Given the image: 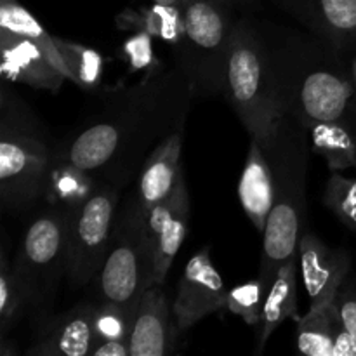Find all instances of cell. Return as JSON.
I'll return each mask as SVG.
<instances>
[{"mask_svg":"<svg viewBox=\"0 0 356 356\" xmlns=\"http://www.w3.org/2000/svg\"><path fill=\"white\" fill-rule=\"evenodd\" d=\"M193 99L179 63L153 70L141 82L110 90L56 146L54 162L87 174L96 184L124 190L149 153L184 129Z\"/></svg>","mask_w":356,"mask_h":356,"instance_id":"obj_1","label":"cell"},{"mask_svg":"<svg viewBox=\"0 0 356 356\" xmlns=\"http://www.w3.org/2000/svg\"><path fill=\"white\" fill-rule=\"evenodd\" d=\"M282 113L298 120L330 170L356 169V82L341 49L264 21Z\"/></svg>","mask_w":356,"mask_h":356,"instance_id":"obj_2","label":"cell"},{"mask_svg":"<svg viewBox=\"0 0 356 356\" xmlns=\"http://www.w3.org/2000/svg\"><path fill=\"white\" fill-rule=\"evenodd\" d=\"M264 146L273 170V205L263 233L257 278L270 291L282 264L299 257V238L305 233L309 153L313 148L306 129L291 115L280 117Z\"/></svg>","mask_w":356,"mask_h":356,"instance_id":"obj_3","label":"cell"},{"mask_svg":"<svg viewBox=\"0 0 356 356\" xmlns=\"http://www.w3.org/2000/svg\"><path fill=\"white\" fill-rule=\"evenodd\" d=\"M54 152L40 118L3 80L0 92V202L21 214L45 195Z\"/></svg>","mask_w":356,"mask_h":356,"instance_id":"obj_4","label":"cell"},{"mask_svg":"<svg viewBox=\"0 0 356 356\" xmlns=\"http://www.w3.org/2000/svg\"><path fill=\"white\" fill-rule=\"evenodd\" d=\"M222 96L233 108L247 134L268 141L284 117L277 92L270 40L264 21L236 17L225 70Z\"/></svg>","mask_w":356,"mask_h":356,"instance_id":"obj_5","label":"cell"},{"mask_svg":"<svg viewBox=\"0 0 356 356\" xmlns=\"http://www.w3.org/2000/svg\"><path fill=\"white\" fill-rule=\"evenodd\" d=\"M156 284L155 259L138 193L120 202L110 249L94 278L97 302L117 305L136 315L139 301Z\"/></svg>","mask_w":356,"mask_h":356,"instance_id":"obj_6","label":"cell"},{"mask_svg":"<svg viewBox=\"0 0 356 356\" xmlns=\"http://www.w3.org/2000/svg\"><path fill=\"white\" fill-rule=\"evenodd\" d=\"M235 10L222 0H181L177 63L186 72L195 97L222 94Z\"/></svg>","mask_w":356,"mask_h":356,"instance_id":"obj_7","label":"cell"},{"mask_svg":"<svg viewBox=\"0 0 356 356\" xmlns=\"http://www.w3.org/2000/svg\"><path fill=\"white\" fill-rule=\"evenodd\" d=\"M66 205H51L38 212L24 229L14 270L30 299L35 322L52 315L58 287L65 277Z\"/></svg>","mask_w":356,"mask_h":356,"instance_id":"obj_8","label":"cell"},{"mask_svg":"<svg viewBox=\"0 0 356 356\" xmlns=\"http://www.w3.org/2000/svg\"><path fill=\"white\" fill-rule=\"evenodd\" d=\"M120 188L97 184L92 193L66 209L65 277L72 289L94 282L113 236Z\"/></svg>","mask_w":356,"mask_h":356,"instance_id":"obj_9","label":"cell"},{"mask_svg":"<svg viewBox=\"0 0 356 356\" xmlns=\"http://www.w3.org/2000/svg\"><path fill=\"white\" fill-rule=\"evenodd\" d=\"M228 289L216 270L211 245H205L188 261L177 282L172 302L174 318L181 330H188L200 320L226 309Z\"/></svg>","mask_w":356,"mask_h":356,"instance_id":"obj_10","label":"cell"},{"mask_svg":"<svg viewBox=\"0 0 356 356\" xmlns=\"http://www.w3.org/2000/svg\"><path fill=\"white\" fill-rule=\"evenodd\" d=\"M190 214V193L183 170L172 191L145 214L159 285L165 284L167 273L186 238Z\"/></svg>","mask_w":356,"mask_h":356,"instance_id":"obj_11","label":"cell"},{"mask_svg":"<svg viewBox=\"0 0 356 356\" xmlns=\"http://www.w3.org/2000/svg\"><path fill=\"white\" fill-rule=\"evenodd\" d=\"M96 301L80 302L61 315H49L37 322L33 346L28 356H87L96 343Z\"/></svg>","mask_w":356,"mask_h":356,"instance_id":"obj_12","label":"cell"},{"mask_svg":"<svg viewBox=\"0 0 356 356\" xmlns=\"http://www.w3.org/2000/svg\"><path fill=\"white\" fill-rule=\"evenodd\" d=\"M298 256L312 306L332 305L350 275V254L344 249H332L322 238L305 232L299 238Z\"/></svg>","mask_w":356,"mask_h":356,"instance_id":"obj_13","label":"cell"},{"mask_svg":"<svg viewBox=\"0 0 356 356\" xmlns=\"http://www.w3.org/2000/svg\"><path fill=\"white\" fill-rule=\"evenodd\" d=\"M309 33L343 52L356 51V0H271Z\"/></svg>","mask_w":356,"mask_h":356,"instance_id":"obj_14","label":"cell"},{"mask_svg":"<svg viewBox=\"0 0 356 356\" xmlns=\"http://www.w3.org/2000/svg\"><path fill=\"white\" fill-rule=\"evenodd\" d=\"M0 70L6 82L58 92L63 82L68 80L65 72L59 70L33 40L6 28H0Z\"/></svg>","mask_w":356,"mask_h":356,"instance_id":"obj_15","label":"cell"},{"mask_svg":"<svg viewBox=\"0 0 356 356\" xmlns=\"http://www.w3.org/2000/svg\"><path fill=\"white\" fill-rule=\"evenodd\" d=\"M162 287L155 284L139 301L129 336L131 356H163L174 350L181 329L172 323L174 308Z\"/></svg>","mask_w":356,"mask_h":356,"instance_id":"obj_16","label":"cell"},{"mask_svg":"<svg viewBox=\"0 0 356 356\" xmlns=\"http://www.w3.org/2000/svg\"><path fill=\"white\" fill-rule=\"evenodd\" d=\"M183 138L184 129L176 131L169 138L163 139L148 155L138 181L139 202L146 212L155 207L160 200L167 197L176 186L181 172H183Z\"/></svg>","mask_w":356,"mask_h":356,"instance_id":"obj_17","label":"cell"},{"mask_svg":"<svg viewBox=\"0 0 356 356\" xmlns=\"http://www.w3.org/2000/svg\"><path fill=\"white\" fill-rule=\"evenodd\" d=\"M238 198L249 221L263 235L273 205V170L266 146L259 139L250 138L238 183Z\"/></svg>","mask_w":356,"mask_h":356,"instance_id":"obj_18","label":"cell"},{"mask_svg":"<svg viewBox=\"0 0 356 356\" xmlns=\"http://www.w3.org/2000/svg\"><path fill=\"white\" fill-rule=\"evenodd\" d=\"M299 257L285 261L278 270L277 278L270 287L264 301L263 315L259 322V334H257L256 351L261 355L266 348L268 339L271 334L282 325L287 318L299 322V306H298V270Z\"/></svg>","mask_w":356,"mask_h":356,"instance_id":"obj_19","label":"cell"},{"mask_svg":"<svg viewBox=\"0 0 356 356\" xmlns=\"http://www.w3.org/2000/svg\"><path fill=\"white\" fill-rule=\"evenodd\" d=\"M336 305L309 306L298 322V348L308 356H336V337L341 329Z\"/></svg>","mask_w":356,"mask_h":356,"instance_id":"obj_20","label":"cell"},{"mask_svg":"<svg viewBox=\"0 0 356 356\" xmlns=\"http://www.w3.org/2000/svg\"><path fill=\"white\" fill-rule=\"evenodd\" d=\"M0 28H6V30L14 31L21 37L33 40L49 56V59L59 70L65 72V75L70 80L68 68H66L65 59H63L58 44H56V37L49 35L47 30L40 24V21L26 7L21 6L17 0H0Z\"/></svg>","mask_w":356,"mask_h":356,"instance_id":"obj_21","label":"cell"},{"mask_svg":"<svg viewBox=\"0 0 356 356\" xmlns=\"http://www.w3.org/2000/svg\"><path fill=\"white\" fill-rule=\"evenodd\" d=\"M30 313V299L23 282L9 261L6 245L0 252V337L7 339L16 323Z\"/></svg>","mask_w":356,"mask_h":356,"instance_id":"obj_22","label":"cell"},{"mask_svg":"<svg viewBox=\"0 0 356 356\" xmlns=\"http://www.w3.org/2000/svg\"><path fill=\"white\" fill-rule=\"evenodd\" d=\"M322 202L346 228L356 232V177L330 170Z\"/></svg>","mask_w":356,"mask_h":356,"instance_id":"obj_23","label":"cell"},{"mask_svg":"<svg viewBox=\"0 0 356 356\" xmlns=\"http://www.w3.org/2000/svg\"><path fill=\"white\" fill-rule=\"evenodd\" d=\"M56 44H58L59 52L65 59L72 82L79 83L82 89L83 87L96 86L99 82L103 61H101V56L96 51L76 45L59 37H56Z\"/></svg>","mask_w":356,"mask_h":356,"instance_id":"obj_24","label":"cell"},{"mask_svg":"<svg viewBox=\"0 0 356 356\" xmlns=\"http://www.w3.org/2000/svg\"><path fill=\"white\" fill-rule=\"evenodd\" d=\"M268 291L259 278L240 284L228 291L226 309L240 316L247 325H259Z\"/></svg>","mask_w":356,"mask_h":356,"instance_id":"obj_25","label":"cell"},{"mask_svg":"<svg viewBox=\"0 0 356 356\" xmlns=\"http://www.w3.org/2000/svg\"><path fill=\"white\" fill-rule=\"evenodd\" d=\"M132 322H134V315L127 309L117 305L97 302L96 320H94L96 343H101V341H127L129 343Z\"/></svg>","mask_w":356,"mask_h":356,"instance_id":"obj_26","label":"cell"},{"mask_svg":"<svg viewBox=\"0 0 356 356\" xmlns=\"http://www.w3.org/2000/svg\"><path fill=\"white\" fill-rule=\"evenodd\" d=\"M334 305L343 327L356 341V282H344Z\"/></svg>","mask_w":356,"mask_h":356,"instance_id":"obj_27","label":"cell"},{"mask_svg":"<svg viewBox=\"0 0 356 356\" xmlns=\"http://www.w3.org/2000/svg\"><path fill=\"white\" fill-rule=\"evenodd\" d=\"M90 356H131L127 341H101L94 344Z\"/></svg>","mask_w":356,"mask_h":356,"instance_id":"obj_28","label":"cell"},{"mask_svg":"<svg viewBox=\"0 0 356 356\" xmlns=\"http://www.w3.org/2000/svg\"><path fill=\"white\" fill-rule=\"evenodd\" d=\"M222 2L229 3L232 7H235L236 10H259L261 3L259 0H222Z\"/></svg>","mask_w":356,"mask_h":356,"instance_id":"obj_29","label":"cell"},{"mask_svg":"<svg viewBox=\"0 0 356 356\" xmlns=\"http://www.w3.org/2000/svg\"><path fill=\"white\" fill-rule=\"evenodd\" d=\"M155 6H163V7H179L181 0H153Z\"/></svg>","mask_w":356,"mask_h":356,"instance_id":"obj_30","label":"cell"},{"mask_svg":"<svg viewBox=\"0 0 356 356\" xmlns=\"http://www.w3.org/2000/svg\"><path fill=\"white\" fill-rule=\"evenodd\" d=\"M351 72H353V79L356 82V56L353 58V61H351Z\"/></svg>","mask_w":356,"mask_h":356,"instance_id":"obj_31","label":"cell"}]
</instances>
